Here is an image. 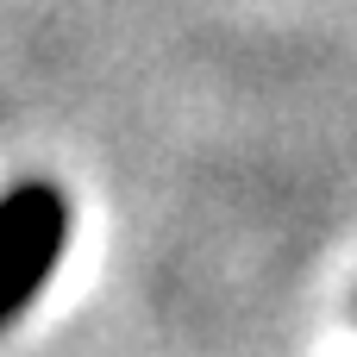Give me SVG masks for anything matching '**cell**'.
Instances as JSON below:
<instances>
[{"label": "cell", "instance_id": "6da1fadb", "mask_svg": "<svg viewBox=\"0 0 357 357\" xmlns=\"http://www.w3.org/2000/svg\"><path fill=\"white\" fill-rule=\"evenodd\" d=\"M63 238H69V207L50 182H25L0 195V326L44 295Z\"/></svg>", "mask_w": 357, "mask_h": 357}]
</instances>
